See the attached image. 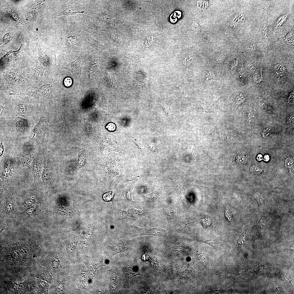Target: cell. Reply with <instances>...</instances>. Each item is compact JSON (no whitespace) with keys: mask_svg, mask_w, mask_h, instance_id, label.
I'll return each instance as SVG.
<instances>
[{"mask_svg":"<svg viewBox=\"0 0 294 294\" xmlns=\"http://www.w3.org/2000/svg\"><path fill=\"white\" fill-rule=\"evenodd\" d=\"M16 113L19 115L27 117L31 114L32 110L27 97H17L15 101Z\"/></svg>","mask_w":294,"mask_h":294,"instance_id":"6da1fadb","label":"cell"},{"mask_svg":"<svg viewBox=\"0 0 294 294\" xmlns=\"http://www.w3.org/2000/svg\"><path fill=\"white\" fill-rule=\"evenodd\" d=\"M166 230L159 228H152L147 227L140 228L135 226L132 237H135L142 235H151L156 237H165L166 235Z\"/></svg>","mask_w":294,"mask_h":294,"instance_id":"7a4b0ae2","label":"cell"},{"mask_svg":"<svg viewBox=\"0 0 294 294\" xmlns=\"http://www.w3.org/2000/svg\"><path fill=\"white\" fill-rule=\"evenodd\" d=\"M32 163L33 181L35 182L38 184L41 181V175L44 169V159L41 156H38L34 159Z\"/></svg>","mask_w":294,"mask_h":294,"instance_id":"3957f363","label":"cell"},{"mask_svg":"<svg viewBox=\"0 0 294 294\" xmlns=\"http://www.w3.org/2000/svg\"><path fill=\"white\" fill-rule=\"evenodd\" d=\"M85 58L82 55L75 61L67 65L65 69L71 72L75 79H79L81 76L82 66Z\"/></svg>","mask_w":294,"mask_h":294,"instance_id":"277c9868","label":"cell"},{"mask_svg":"<svg viewBox=\"0 0 294 294\" xmlns=\"http://www.w3.org/2000/svg\"><path fill=\"white\" fill-rule=\"evenodd\" d=\"M54 179L52 167L49 160L46 158L44 159V169L41 177V181L45 184L51 182Z\"/></svg>","mask_w":294,"mask_h":294,"instance_id":"5b68a950","label":"cell"},{"mask_svg":"<svg viewBox=\"0 0 294 294\" xmlns=\"http://www.w3.org/2000/svg\"><path fill=\"white\" fill-rule=\"evenodd\" d=\"M52 89L50 83L46 84L34 91H31L26 94H12V95H24L30 96L38 99L43 98L49 95Z\"/></svg>","mask_w":294,"mask_h":294,"instance_id":"8992f818","label":"cell"},{"mask_svg":"<svg viewBox=\"0 0 294 294\" xmlns=\"http://www.w3.org/2000/svg\"><path fill=\"white\" fill-rule=\"evenodd\" d=\"M22 48V45H21L18 50L16 51H10L2 57L1 61V68H4L8 64L16 59L20 55Z\"/></svg>","mask_w":294,"mask_h":294,"instance_id":"52a82bcc","label":"cell"},{"mask_svg":"<svg viewBox=\"0 0 294 294\" xmlns=\"http://www.w3.org/2000/svg\"><path fill=\"white\" fill-rule=\"evenodd\" d=\"M38 52V60L44 66H47L49 64V57L44 46L40 40H36Z\"/></svg>","mask_w":294,"mask_h":294,"instance_id":"ba28073f","label":"cell"},{"mask_svg":"<svg viewBox=\"0 0 294 294\" xmlns=\"http://www.w3.org/2000/svg\"><path fill=\"white\" fill-rule=\"evenodd\" d=\"M28 126L27 119L17 117L14 122L15 128L17 132L20 134L24 133L27 130Z\"/></svg>","mask_w":294,"mask_h":294,"instance_id":"9c48e42d","label":"cell"},{"mask_svg":"<svg viewBox=\"0 0 294 294\" xmlns=\"http://www.w3.org/2000/svg\"><path fill=\"white\" fill-rule=\"evenodd\" d=\"M198 276V272L189 264L186 269L182 273L180 280L183 281L189 282L196 278Z\"/></svg>","mask_w":294,"mask_h":294,"instance_id":"30bf717a","label":"cell"},{"mask_svg":"<svg viewBox=\"0 0 294 294\" xmlns=\"http://www.w3.org/2000/svg\"><path fill=\"white\" fill-rule=\"evenodd\" d=\"M12 162L9 160H7L4 162L1 176L3 181L9 179L12 176Z\"/></svg>","mask_w":294,"mask_h":294,"instance_id":"8fae6325","label":"cell"},{"mask_svg":"<svg viewBox=\"0 0 294 294\" xmlns=\"http://www.w3.org/2000/svg\"><path fill=\"white\" fill-rule=\"evenodd\" d=\"M123 272L125 275L126 285L128 287H129L130 282L133 277L138 275H142L139 271L132 267L124 268Z\"/></svg>","mask_w":294,"mask_h":294,"instance_id":"7c38bea8","label":"cell"},{"mask_svg":"<svg viewBox=\"0 0 294 294\" xmlns=\"http://www.w3.org/2000/svg\"><path fill=\"white\" fill-rule=\"evenodd\" d=\"M45 1H38L33 4L30 8V13L33 15H38L43 12L46 7Z\"/></svg>","mask_w":294,"mask_h":294,"instance_id":"4fadbf2b","label":"cell"},{"mask_svg":"<svg viewBox=\"0 0 294 294\" xmlns=\"http://www.w3.org/2000/svg\"><path fill=\"white\" fill-rule=\"evenodd\" d=\"M33 155L30 152L25 154L21 157L20 162L19 166L21 167H28L32 163L33 160Z\"/></svg>","mask_w":294,"mask_h":294,"instance_id":"5bb4252c","label":"cell"},{"mask_svg":"<svg viewBox=\"0 0 294 294\" xmlns=\"http://www.w3.org/2000/svg\"><path fill=\"white\" fill-rule=\"evenodd\" d=\"M46 69L38 62H37L35 65L34 75L36 80L40 83L43 81V77Z\"/></svg>","mask_w":294,"mask_h":294,"instance_id":"9a60e30c","label":"cell"},{"mask_svg":"<svg viewBox=\"0 0 294 294\" xmlns=\"http://www.w3.org/2000/svg\"><path fill=\"white\" fill-rule=\"evenodd\" d=\"M46 120L45 116H42L41 117L39 121L35 126L33 130V132L34 133L33 137L40 135L43 132L45 127Z\"/></svg>","mask_w":294,"mask_h":294,"instance_id":"2e32d148","label":"cell"},{"mask_svg":"<svg viewBox=\"0 0 294 294\" xmlns=\"http://www.w3.org/2000/svg\"><path fill=\"white\" fill-rule=\"evenodd\" d=\"M87 266L89 274L91 278H93L94 276L95 272L100 267L103 266L100 263H86Z\"/></svg>","mask_w":294,"mask_h":294,"instance_id":"e0dca14e","label":"cell"},{"mask_svg":"<svg viewBox=\"0 0 294 294\" xmlns=\"http://www.w3.org/2000/svg\"><path fill=\"white\" fill-rule=\"evenodd\" d=\"M86 162V157L83 150H80L79 154L78 162L76 166L73 169V171L77 170L81 168L84 165Z\"/></svg>","mask_w":294,"mask_h":294,"instance_id":"ac0fdd59","label":"cell"},{"mask_svg":"<svg viewBox=\"0 0 294 294\" xmlns=\"http://www.w3.org/2000/svg\"><path fill=\"white\" fill-rule=\"evenodd\" d=\"M84 12V11H79L77 9L69 8V9H66L60 13H57L55 16L54 18H55L57 17L62 15H75L78 13H82Z\"/></svg>","mask_w":294,"mask_h":294,"instance_id":"d6986e66","label":"cell"},{"mask_svg":"<svg viewBox=\"0 0 294 294\" xmlns=\"http://www.w3.org/2000/svg\"><path fill=\"white\" fill-rule=\"evenodd\" d=\"M276 75L278 77H282L286 73V70L285 67L281 64L276 65L274 68Z\"/></svg>","mask_w":294,"mask_h":294,"instance_id":"ffe728a7","label":"cell"},{"mask_svg":"<svg viewBox=\"0 0 294 294\" xmlns=\"http://www.w3.org/2000/svg\"><path fill=\"white\" fill-rule=\"evenodd\" d=\"M162 190L161 189H158L155 191L144 196V197L152 200L156 199L160 196L162 194Z\"/></svg>","mask_w":294,"mask_h":294,"instance_id":"44dd1931","label":"cell"},{"mask_svg":"<svg viewBox=\"0 0 294 294\" xmlns=\"http://www.w3.org/2000/svg\"><path fill=\"white\" fill-rule=\"evenodd\" d=\"M253 79L257 83H259L263 80L262 69H258L256 70L253 75Z\"/></svg>","mask_w":294,"mask_h":294,"instance_id":"7402d4cb","label":"cell"},{"mask_svg":"<svg viewBox=\"0 0 294 294\" xmlns=\"http://www.w3.org/2000/svg\"><path fill=\"white\" fill-rule=\"evenodd\" d=\"M274 131V128L269 127L264 129L262 134V136L266 138L271 135Z\"/></svg>","mask_w":294,"mask_h":294,"instance_id":"603a6c76","label":"cell"},{"mask_svg":"<svg viewBox=\"0 0 294 294\" xmlns=\"http://www.w3.org/2000/svg\"><path fill=\"white\" fill-rule=\"evenodd\" d=\"M256 118L255 113L254 111L251 112L249 113L247 118L248 122L250 124L253 123Z\"/></svg>","mask_w":294,"mask_h":294,"instance_id":"cb8c5ba5","label":"cell"},{"mask_svg":"<svg viewBox=\"0 0 294 294\" xmlns=\"http://www.w3.org/2000/svg\"><path fill=\"white\" fill-rule=\"evenodd\" d=\"M285 40L286 41L287 43L288 44H291L293 42V30L292 31L288 33L286 37Z\"/></svg>","mask_w":294,"mask_h":294,"instance_id":"d4e9b609","label":"cell"},{"mask_svg":"<svg viewBox=\"0 0 294 294\" xmlns=\"http://www.w3.org/2000/svg\"><path fill=\"white\" fill-rule=\"evenodd\" d=\"M12 38V36L10 33H7L4 36L3 41V43L5 45H6L9 44Z\"/></svg>","mask_w":294,"mask_h":294,"instance_id":"484cf974","label":"cell"},{"mask_svg":"<svg viewBox=\"0 0 294 294\" xmlns=\"http://www.w3.org/2000/svg\"><path fill=\"white\" fill-rule=\"evenodd\" d=\"M193 60V56L191 55H189L184 59L183 64L185 65H188L191 64Z\"/></svg>","mask_w":294,"mask_h":294,"instance_id":"4316f807","label":"cell"},{"mask_svg":"<svg viewBox=\"0 0 294 294\" xmlns=\"http://www.w3.org/2000/svg\"><path fill=\"white\" fill-rule=\"evenodd\" d=\"M224 216L227 221L230 223L231 222L232 217V214L229 212L227 208L225 209Z\"/></svg>","mask_w":294,"mask_h":294,"instance_id":"83f0119b","label":"cell"},{"mask_svg":"<svg viewBox=\"0 0 294 294\" xmlns=\"http://www.w3.org/2000/svg\"><path fill=\"white\" fill-rule=\"evenodd\" d=\"M9 14L15 21L18 23H21L20 18L16 13L12 11H9Z\"/></svg>","mask_w":294,"mask_h":294,"instance_id":"f1b7e54d","label":"cell"},{"mask_svg":"<svg viewBox=\"0 0 294 294\" xmlns=\"http://www.w3.org/2000/svg\"><path fill=\"white\" fill-rule=\"evenodd\" d=\"M192 30L196 33H199L200 29L199 25L196 22H194L192 26Z\"/></svg>","mask_w":294,"mask_h":294,"instance_id":"f546056e","label":"cell"},{"mask_svg":"<svg viewBox=\"0 0 294 294\" xmlns=\"http://www.w3.org/2000/svg\"><path fill=\"white\" fill-rule=\"evenodd\" d=\"M250 170L251 172L256 173H259L262 172V170L261 168L254 166L251 167Z\"/></svg>","mask_w":294,"mask_h":294,"instance_id":"4dcf8cb0","label":"cell"},{"mask_svg":"<svg viewBox=\"0 0 294 294\" xmlns=\"http://www.w3.org/2000/svg\"><path fill=\"white\" fill-rule=\"evenodd\" d=\"M245 99V97L242 94H240L236 99L237 104H240L243 102Z\"/></svg>","mask_w":294,"mask_h":294,"instance_id":"1f68e13d","label":"cell"},{"mask_svg":"<svg viewBox=\"0 0 294 294\" xmlns=\"http://www.w3.org/2000/svg\"><path fill=\"white\" fill-rule=\"evenodd\" d=\"M294 91L291 92L289 97L287 103L290 104H294Z\"/></svg>","mask_w":294,"mask_h":294,"instance_id":"d6a6232c","label":"cell"},{"mask_svg":"<svg viewBox=\"0 0 294 294\" xmlns=\"http://www.w3.org/2000/svg\"><path fill=\"white\" fill-rule=\"evenodd\" d=\"M68 38V41L71 44H73L76 43V38L72 35H69Z\"/></svg>","mask_w":294,"mask_h":294,"instance_id":"836d02e7","label":"cell"},{"mask_svg":"<svg viewBox=\"0 0 294 294\" xmlns=\"http://www.w3.org/2000/svg\"><path fill=\"white\" fill-rule=\"evenodd\" d=\"M72 81L71 79L70 78H66L64 81V83L65 85L67 87H69L71 85Z\"/></svg>","mask_w":294,"mask_h":294,"instance_id":"e575fe53","label":"cell"},{"mask_svg":"<svg viewBox=\"0 0 294 294\" xmlns=\"http://www.w3.org/2000/svg\"><path fill=\"white\" fill-rule=\"evenodd\" d=\"M293 162L292 159L288 158L286 162V166L287 167H291L293 166Z\"/></svg>","mask_w":294,"mask_h":294,"instance_id":"d590c367","label":"cell"},{"mask_svg":"<svg viewBox=\"0 0 294 294\" xmlns=\"http://www.w3.org/2000/svg\"><path fill=\"white\" fill-rule=\"evenodd\" d=\"M256 49V46L254 44H251L247 47V50L250 51H254Z\"/></svg>","mask_w":294,"mask_h":294,"instance_id":"8d00e7d4","label":"cell"},{"mask_svg":"<svg viewBox=\"0 0 294 294\" xmlns=\"http://www.w3.org/2000/svg\"><path fill=\"white\" fill-rule=\"evenodd\" d=\"M131 191L132 190L130 189L127 191L126 194V196L127 199L130 201H132L131 198Z\"/></svg>","mask_w":294,"mask_h":294,"instance_id":"74e56055","label":"cell"},{"mask_svg":"<svg viewBox=\"0 0 294 294\" xmlns=\"http://www.w3.org/2000/svg\"><path fill=\"white\" fill-rule=\"evenodd\" d=\"M225 57L223 55L221 54L217 56L216 57V60L219 62H221L224 60Z\"/></svg>","mask_w":294,"mask_h":294,"instance_id":"f35d334b","label":"cell"},{"mask_svg":"<svg viewBox=\"0 0 294 294\" xmlns=\"http://www.w3.org/2000/svg\"><path fill=\"white\" fill-rule=\"evenodd\" d=\"M213 74L210 72L207 75L206 79L207 81H210L213 79Z\"/></svg>","mask_w":294,"mask_h":294,"instance_id":"ab89813d","label":"cell"},{"mask_svg":"<svg viewBox=\"0 0 294 294\" xmlns=\"http://www.w3.org/2000/svg\"><path fill=\"white\" fill-rule=\"evenodd\" d=\"M288 122L289 123H293L294 122V115L293 114L291 115L290 116L288 117L287 119Z\"/></svg>","mask_w":294,"mask_h":294,"instance_id":"60d3db41","label":"cell"},{"mask_svg":"<svg viewBox=\"0 0 294 294\" xmlns=\"http://www.w3.org/2000/svg\"><path fill=\"white\" fill-rule=\"evenodd\" d=\"M4 145L2 142L1 143V152H0V155L1 156H2L3 153L4 151Z\"/></svg>","mask_w":294,"mask_h":294,"instance_id":"b9f144b4","label":"cell"},{"mask_svg":"<svg viewBox=\"0 0 294 294\" xmlns=\"http://www.w3.org/2000/svg\"><path fill=\"white\" fill-rule=\"evenodd\" d=\"M257 158L258 161H261L262 158V156L261 155H259L257 156Z\"/></svg>","mask_w":294,"mask_h":294,"instance_id":"7bdbcfd3","label":"cell"},{"mask_svg":"<svg viewBox=\"0 0 294 294\" xmlns=\"http://www.w3.org/2000/svg\"><path fill=\"white\" fill-rule=\"evenodd\" d=\"M269 159V156L268 155H266L264 157V160L266 161H268Z\"/></svg>","mask_w":294,"mask_h":294,"instance_id":"ee69618b","label":"cell"},{"mask_svg":"<svg viewBox=\"0 0 294 294\" xmlns=\"http://www.w3.org/2000/svg\"><path fill=\"white\" fill-rule=\"evenodd\" d=\"M263 96L266 98H268L269 97V95L267 93H265V92H263Z\"/></svg>","mask_w":294,"mask_h":294,"instance_id":"f6af8a7d","label":"cell"},{"mask_svg":"<svg viewBox=\"0 0 294 294\" xmlns=\"http://www.w3.org/2000/svg\"><path fill=\"white\" fill-rule=\"evenodd\" d=\"M1 115L4 110L3 107L1 104Z\"/></svg>","mask_w":294,"mask_h":294,"instance_id":"bcb514c9","label":"cell"}]
</instances>
